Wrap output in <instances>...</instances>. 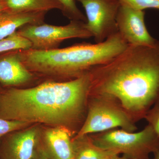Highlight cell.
Masks as SVG:
<instances>
[{"mask_svg":"<svg viewBox=\"0 0 159 159\" xmlns=\"http://www.w3.org/2000/svg\"><path fill=\"white\" fill-rule=\"evenodd\" d=\"M42 147L51 159H73V149L70 133L65 127L49 129L44 137Z\"/></svg>","mask_w":159,"mask_h":159,"instance_id":"11","label":"cell"},{"mask_svg":"<svg viewBox=\"0 0 159 159\" xmlns=\"http://www.w3.org/2000/svg\"><path fill=\"white\" fill-rule=\"evenodd\" d=\"M30 123L16 120H9L0 118V138L13 131L25 127Z\"/></svg>","mask_w":159,"mask_h":159,"instance_id":"18","label":"cell"},{"mask_svg":"<svg viewBox=\"0 0 159 159\" xmlns=\"http://www.w3.org/2000/svg\"><path fill=\"white\" fill-rule=\"evenodd\" d=\"M120 4L137 10L147 9L159 10V0H119Z\"/></svg>","mask_w":159,"mask_h":159,"instance_id":"17","label":"cell"},{"mask_svg":"<svg viewBox=\"0 0 159 159\" xmlns=\"http://www.w3.org/2000/svg\"><path fill=\"white\" fill-rule=\"evenodd\" d=\"M86 135L72 140L74 159H106L117 154L111 151L105 150L96 146Z\"/></svg>","mask_w":159,"mask_h":159,"instance_id":"13","label":"cell"},{"mask_svg":"<svg viewBox=\"0 0 159 159\" xmlns=\"http://www.w3.org/2000/svg\"><path fill=\"white\" fill-rule=\"evenodd\" d=\"M7 10L14 12H48L52 9L61 11L57 0H5Z\"/></svg>","mask_w":159,"mask_h":159,"instance_id":"14","label":"cell"},{"mask_svg":"<svg viewBox=\"0 0 159 159\" xmlns=\"http://www.w3.org/2000/svg\"><path fill=\"white\" fill-rule=\"evenodd\" d=\"M38 143V131L30 128L11 136L1 151V159H32Z\"/></svg>","mask_w":159,"mask_h":159,"instance_id":"9","label":"cell"},{"mask_svg":"<svg viewBox=\"0 0 159 159\" xmlns=\"http://www.w3.org/2000/svg\"><path fill=\"white\" fill-rule=\"evenodd\" d=\"M111 159V158H107V159Z\"/></svg>","mask_w":159,"mask_h":159,"instance_id":"25","label":"cell"},{"mask_svg":"<svg viewBox=\"0 0 159 159\" xmlns=\"http://www.w3.org/2000/svg\"><path fill=\"white\" fill-rule=\"evenodd\" d=\"M93 99L84 124L74 139L118 127L129 132L137 130L136 120L116 99L99 96Z\"/></svg>","mask_w":159,"mask_h":159,"instance_id":"5","label":"cell"},{"mask_svg":"<svg viewBox=\"0 0 159 159\" xmlns=\"http://www.w3.org/2000/svg\"><path fill=\"white\" fill-rule=\"evenodd\" d=\"M5 0H0V2H5Z\"/></svg>","mask_w":159,"mask_h":159,"instance_id":"24","label":"cell"},{"mask_svg":"<svg viewBox=\"0 0 159 159\" xmlns=\"http://www.w3.org/2000/svg\"><path fill=\"white\" fill-rule=\"evenodd\" d=\"M33 78V74L20 59L18 50L9 51L0 57V82L4 85H21Z\"/></svg>","mask_w":159,"mask_h":159,"instance_id":"10","label":"cell"},{"mask_svg":"<svg viewBox=\"0 0 159 159\" xmlns=\"http://www.w3.org/2000/svg\"><path fill=\"white\" fill-rule=\"evenodd\" d=\"M128 46L118 32L102 43H80L49 51L18 50V53L23 64L32 74L66 77L70 80L109 62Z\"/></svg>","mask_w":159,"mask_h":159,"instance_id":"3","label":"cell"},{"mask_svg":"<svg viewBox=\"0 0 159 159\" xmlns=\"http://www.w3.org/2000/svg\"><path fill=\"white\" fill-rule=\"evenodd\" d=\"M7 9V8L5 2H0V12Z\"/></svg>","mask_w":159,"mask_h":159,"instance_id":"21","label":"cell"},{"mask_svg":"<svg viewBox=\"0 0 159 159\" xmlns=\"http://www.w3.org/2000/svg\"><path fill=\"white\" fill-rule=\"evenodd\" d=\"M32 159H51L42 148H37Z\"/></svg>","mask_w":159,"mask_h":159,"instance_id":"20","label":"cell"},{"mask_svg":"<svg viewBox=\"0 0 159 159\" xmlns=\"http://www.w3.org/2000/svg\"><path fill=\"white\" fill-rule=\"evenodd\" d=\"M62 6V14L70 20H80L86 22V16L77 7V0H57Z\"/></svg>","mask_w":159,"mask_h":159,"instance_id":"16","label":"cell"},{"mask_svg":"<svg viewBox=\"0 0 159 159\" xmlns=\"http://www.w3.org/2000/svg\"><path fill=\"white\" fill-rule=\"evenodd\" d=\"M91 139L99 148L132 159H150V154L159 150V136L149 125L138 132L111 129Z\"/></svg>","mask_w":159,"mask_h":159,"instance_id":"4","label":"cell"},{"mask_svg":"<svg viewBox=\"0 0 159 159\" xmlns=\"http://www.w3.org/2000/svg\"><path fill=\"white\" fill-rule=\"evenodd\" d=\"M91 85L89 72L68 81L48 80L31 88L9 89L0 96V118L70 125L81 117Z\"/></svg>","mask_w":159,"mask_h":159,"instance_id":"2","label":"cell"},{"mask_svg":"<svg viewBox=\"0 0 159 159\" xmlns=\"http://www.w3.org/2000/svg\"><path fill=\"white\" fill-rule=\"evenodd\" d=\"M153 154V157L152 159H159V150L155 152Z\"/></svg>","mask_w":159,"mask_h":159,"instance_id":"23","label":"cell"},{"mask_svg":"<svg viewBox=\"0 0 159 159\" xmlns=\"http://www.w3.org/2000/svg\"><path fill=\"white\" fill-rule=\"evenodd\" d=\"M146 119L156 134L159 136V102L154 105L145 114Z\"/></svg>","mask_w":159,"mask_h":159,"instance_id":"19","label":"cell"},{"mask_svg":"<svg viewBox=\"0 0 159 159\" xmlns=\"http://www.w3.org/2000/svg\"><path fill=\"white\" fill-rule=\"evenodd\" d=\"M85 10V27L96 43L103 42L118 32L119 0H77Z\"/></svg>","mask_w":159,"mask_h":159,"instance_id":"7","label":"cell"},{"mask_svg":"<svg viewBox=\"0 0 159 159\" xmlns=\"http://www.w3.org/2000/svg\"><path fill=\"white\" fill-rule=\"evenodd\" d=\"M145 16V11L120 5L116 18L118 32L129 45L150 46L157 41L148 32Z\"/></svg>","mask_w":159,"mask_h":159,"instance_id":"8","label":"cell"},{"mask_svg":"<svg viewBox=\"0 0 159 159\" xmlns=\"http://www.w3.org/2000/svg\"><path fill=\"white\" fill-rule=\"evenodd\" d=\"M16 32L29 40L31 49L49 51L59 48L61 43L71 39H89L93 37L85 27V22L70 20L65 26H55L44 23L38 25L28 24Z\"/></svg>","mask_w":159,"mask_h":159,"instance_id":"6","label":"cell"},{"mask_svg":"<svg viewBox=\"0 0 159 159\" xmlns=\"http://www.w3.org/2000/svg\"><path fill=\"white\" fill-rule=\"evenodd\" d=\"M31 43L17 32L0 40V54L17 50L31 49Z\"/></svg>","mask_w":159,"mask_h":159,"instance_id":"15","label":"cell"},{"mask_svg":"<svg viewBox=\"0 0 159 159\" xmlns=\"http://www.w3.org/2000/svg\"><path fill=\"white\" fill-rule=\"evenodd\" d=\"M47 12H14L6 10L0 12V40L14 34L28 24L44 23Z\"/></svg>","mask_w":159,"mask_h":159,"instance_id":"12","label":"cell"},{"mask_svg":"<svg viewBox=\"0 0 159 159\" xmlns=\"http://www.w3.org/2000/svg\"><path fill=\"white\" fill-rule=\"evenodd\" d=\"M119 155H116L113 156L111 157V159H132L125 157H120Z\"/></svg>","mask_w":159,"mask_h":159,"instance_id":"22","label":"cell"},{"mask_svg":"<svg viewBox=\"0 0 159 159\" xmlns=\"http://www.w3.org/2000/svg\"><path fill=\"white\" fill-rule=\"evenodd\" d=\"M89 95L116 99L136 121L159 102V41L128 47L89 71Z\"/></svg>","mask_w":159,"mask_h":159,"instance_id":"1","label":"cell"}]
</instances>
